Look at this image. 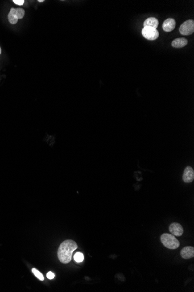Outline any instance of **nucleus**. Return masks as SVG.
I'll return each instance as SVG.
<instances>
[{"label":"nucleus","mask_w":194,"mask_h":292,"mask_svg":"<svg viewBox=\"0 0 194 292\" xmlns=\"http://www.w3.org/2000/svg\"><path fill=\"white\" fill-rule=\"evenodd\" d=\"M8 18L9 22H10L11 24H15L17 23V22L18 20V18L17 16L16 15L15 8H12L10 9V11L8 14Z\"/></svg>","instance_id":"9b49d317"},{"label":"nucleus","mask_w":194,"mask_h":292,"mask_svg":"<svg viewBox=\"0 0 194 292\" xmlns=\"http://www.w3.org/2000/svg\"><path fill=\"white\" fill-rule=\"evenodd\" d=\"M194 171L193 169L190 166H187L184 170L183 180L186 183L191 182L194 180Z\"/></svg>","instance_id":"423d86ee"},{"label":"nucleus","mask_w":194,"mask_h":292,"mask_svg":"<svg viewBox=\"0 0 194 292\" xmlns=\"http://www.w3.org/2000/svg\"><path fill=\"white\" fill-rule=\"evenodd\" d=\"M15 12H16V15L17 16L18 19L23 18V16H25V11L22 8H15Z\"/></svg>","instance_id":"f8f14e48"},{"label":"nucleus","mask_w":194,"mask_h":292,"mask_svg":"<svg viewBox=\"0 0 194 292\" xmlns=\"http://www.w3.org/2000/svg\"><path fill=\"white\" fill-rule=\"evenodd\" d=\"M1 47H0V54H1Z\"/></svg>","instance_id":"a211bd4d"},{"label":"nucleus","mask_w":194,"mask_h":292,"mask_svg":"<svg viewBox=\"0 0 194 292\" xmlns=\"http://www.w3.org/2000/svg\"><path fill=\"white\" fill-rule=\"evenodd\" d=\"M162 243L165 247L171 250H175L180 246V242L173 234L164 233L160 237Z\"/></svg>","instance_id":"f03ea898"},{"label":"nucleus","mask_w":194,"mask_h":292,"mask_svg":"<svg viewBox=\"0 0 194 292\" xmlns=\"http://www.w3.org/2000/svg\"><path fill=\"white\" fill-rule=\"evenodd\" d=\"M38 2H44V0H38Z\"/></svg>","instance_id":"f3484780"},{"label":"nucleus","mask_w":194,"mask_h":292,"mask_svg":"<svg viewBox=\"0 0 194 292\" xmlns=\"http://www.w3.org/2000/svg\"><path fill=\"white\" fill-rule=\"evenodd\" d=\"M181 256L184 259H190L194 257V248L192 246L185 247L181 251Z\"/></svg>","instance_id":"6e6552de"},{"label":"nucleus","mask_w":194,"mask_h":292,"mask_svg":"<svg viewBox=\"0 0 194 292\" xmlns=\"http://www.w3.org/2000/svg\"><path fill=\"white\" fill-rule=\"evenodd\" d=\"M47 277H48L49 279H52L55 277V275L53 272H48L47 274Z\"/></svg>","instance_id":"dca6fc26"},{"label":"nucleus","mask_w":194,"mask_h":292,"mask_svg":"<svg viewBox=\"0 0 194 292\" xmlns=\"http://www.w3.org/2000/svg\"><path fill=\"white\" fill-rule=\"evenodd\" d=\"M141 32L145 38L149 41H154L159 37V32L158 30L152 27H144Z\"/></svg>","instance_id":"7ed1b4c3"},{"label":"nucleus","mask_w":194,"mask_h":292,"mask_svg":"<svg viewBox=\"0 0 194 292\" xmlns=\"http://www.w3.org/2000/svg\"><path fill=\"white\" fill-rule=\"evenodd\" d=\"M77 243L72 240L62 242L58 250V257L60 262L68 264L70 262L73 252L77 248Z\"/></svg>","instance_id":"f257e3e1"},{"label":"nucleus","mask_w":194,"mask_h":292,"mask_svg":"<svg viewBox=\"0 0 194 292\" xmlns=\"http://www.w3.org/2000/svg\"><path fill=\"white\" fill-rule=\"evenodd\" d=\"M188 41L185 38H177L172 41L171 45L175 48H181L187 45Z\"/></svg>","instance_id":"9d476101"},{"label":"nucleus","mask_w":194,"mask_h":292,"mask_svg":"<svg viewBox=\"0 0 194 292\" xmlns=\"http://www.w3.org/2000/svg\"><path fill=\"white\" fill-rule=\"evenodd\" d=\"M180 33L183 35L188 36L192 34L194 32V21L188 20L185 21L180 26L179 28Z\"/></svg>","instance_id":"20e7f679"},{"label":"nucleus","mask_w":194,"mask_h":292,"mask_svg":"<svg viewBox=\"0 0 194 292\" xmlns=\"http://www.w3.org/2000/svg\"><path fill=\"white\" fill-rule=\"evenodd\" d=\"M175 25H176V22L174 19L168 18L166 20H164V22L163 23L162 28L165 32H169L174 30Z\"/></svg>","instance_id":"0eeeda50"},{"label":"nucleus","mask_w":194,"mask_h":292,"mask_svg":"<svg viewBox=\"0 0 194 292\" xmlns=\"http://www.w3.org/2000/svg\"><path fill=\"white\" fill-rule=\"evenodd\" d=\"M32 272L34 273V275H35V276L37 277L39 280H40V281H44V276H43V274H42L41 272H39L38 270H37V269H35V268H33V269H32Z\"/></svg>","instance_id":"4468645a"},{"label":"nucleus","mask_w":194,"mask_h":292,"mask_svg":"<svg viewBox=\"0 0 194 292\" xmlns=\"http://www.w3.org/2000/svg\"><path fill=\"white\" fill-rule=\"evenodd\" d=\"M74 260L76 262H81L84 260V256L81 252H77L74 256Z\"/></svg>","instance_id":"ddd939ff"},{"label":"nucleus","mask_w":194,"mask_h":292,"mask_svg":"<svg viewBox=\"0 0 194 292\" xmlns=\"http://www.w3.org/2000/svg\"><path fill=\"white\" fill-rule=\"evenodd\" d=\"M158 25H159L158 20L154 17L148 18V19L145 20L144 22V27L148 26V27H152V28L156 29L158 27Z\"/></svg>","instance_id":"1a4fd4ad"},{"label":"nucleus","mask_w":194,"mask_h":292,"mask_svg":"<svg viewBox=\"0 0 194 292\" xmlns=\"http://www.w3.org/2000/svg\"><path fill=\"white\" fill-rule=\"evenodd\" d=\"M169 231L174 236H181L183 234V228L178 223H172L169 226Z\"/></svg>","instance_id":"39448f33"},{"label":"nucleus","mask_w":194,"mask_h":292,"mask_svg":"<svg viewBox=\"0 0 194 292\" xmlns=\"http://www.w3.org/2000/svg\"><path fill=\"white\" fill-rule=\"evenodd\" d=\"M13 2L18 5H23L24 2H25V1L24 0H14Z\"/></svg>","instance_id":"2eb2a0df"}]
</instances>
